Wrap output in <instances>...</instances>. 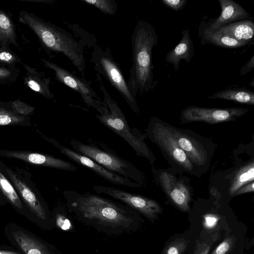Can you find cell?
Returning a JSON list of instances; mask_svg holds the SVG:
<instances>
[{
    "label": "cell",
    "instance_id": "obj_1",
    "mask_svg": "<svg viewBox=\"0 0 254 254\" xmlns=\"http://www.w3.org/2000/svg\"><path fill=\"white\" fill-rule=\"evenodd\" d=\"M132 65L127 82L129 90L136 98L151 90L154 86L152 50L157 44L155 28L148 22L140 20L132 35Z\"/></svg>",
    "mask_w": 254,
    "mask_h": 254
},
{
    "label": "cell",
    "instance_id": "obj_2",
    "mask_svg": "<svg viewBox=\"0 0 254 254\" xmlns=\"http://www.w3.org/2000/svg\"><path fill=\"white\" fill-rule=\"evenodd\" d=\"M69 210L78 216L112 227L128 226L134 209L89 192L63 191Z\"/></svg>",
    "mask_w": 254,
    "mask_h": 254
},
{
    "label": "cell",
    "instance_id": "obj_3",
    "mask_svg": "<svg viewBox=\"0 0 254 254\" xmlns=\"http://www.w3.org/2000/svg\"><path fill=\"white\" fill-rule=\"evenodd\" d=\"M18 19L20 22L33 31L41 46L47 53H62L84 75L86 65L83 48L71 35L32 12L21 11L19 13Z\"/></svg>",
    "mask_w": 254,
    "mask_h": 254
},
{
    "label": "cell",
    "instance_id": "obj_4",
    "mask_svg": "<svg viewBox=\"0 0 254 254\" xmlns=\"http://www.w3.org/2000/svg\"><path fill=\"white\" fill-rule=\"evenodd\" d=\"M104 96V111L96 115L104 126L122 137L139 157H143L154 165L155 157L145 141V133L133 126L130 127L118 103L110 96L103 85L100 87Z\"/></svg>",
    "mask_w": 254,
    "mask_h": 254
},
{
    "label": "cell",
    "instance_id": "obj_5",
    "mask_svg": "<svg viewBox=\"0 0 254 254\" xmlns=\"http://www.w3.org/2000/svg\"><path fill=\"white\" fill-rule=\"evenodd\" d=\"M69 143L73 150L92 159L108 171L128 179L141 187L146 185L144 173L108 145L91 138L84 142L71 139Z\"/></svg>",
    "mask_w": 254,
    "mask_h": 254
},
{
    "label": "cell",
    "instance_id": "obj_6",
    "mask_svg": "<svg viewBox=\"0 0 254 254\" xmlns=\"http://www.w3.org/2000/svg\"><path fill=\"white\" fill-rule=\"evenodd\" d=\"M145 134L146 137L159 148L170 169L175 173H187L200 178L193 165L167 127L165 122L156 117H151L145 129Z\"/></svg>",
    "mask_w": 254,
    "mask_h": 254
},
{
    "label": "cell",
    "instance_id": "obj_7",
    "mask_svg": "<svg viewBox=\"0 0 254 254\" xmlns=\"http://www.w3.org/2000/svg\"><path fill=\"white\" fill-rule=\"evenodd\" d=\"M165 125L199 177L206 174L210 168L217 144L191 130L177 127L166 122Z\"/></svg>",
    "mask_w": 254,
    "mask_h": 254
},
{
    "label": "cell",
    "instance_id": "obj_8",
    "mask_svg": "<svg viewBox=\"0 0 254 254\" xmlns=\"http://www.w3.org/2000/svg\"><path fill=\"white\" fill-rule=\"evenodd\" d=\"M151 170L155 183L171 203L181 211H189L193 190L190 180L185 176L178 177L170 168L157 169L153 166Z\"/></svg>",
    "mask_w": 254,
    "mask_h": 254
},
{
    "label": "cell",
    "instance_id": "obj_9",
    "mask_svg": "<svg viewBox=\"0 0 254 254\" xmlns=\"http://www.w3.org/2000/svg\"><path fill=\"white\" fill-rule=\"evenodd\" d=\"M91 61L95 69L108 79L123 97L132 111L139 116L140 112L137 100L131 94L121 67L114 59L110 50L95 47L92 53Z\"/></svg>",
    "mask_w": 254,
    "mask_h": 254
},
{
    "label": "cell",
    "instance_id": "obj_10",
    "mask_svg": "<svg viewBox=\"0 0 254 254\" xmlns=\"http://www.w3.org/2000/svg\"><path fill=\"white\" fill-rule=\"evenodd\" d=\"M254 181V157L238 163L233 167L215 173L210 179L209 189L225 196H235L237 190L244 185Z\"/></svg>",
    "mask_w": 254,
    "mask_h": 254
},
{
    "label": "cell",
    "instance_id": "obj_11",
    "mask_svg": "<svg viewBox=\"0 0 254 254\" xmlns=\"http://www.w3.org/2000/svg\"><path fill=\"white\" fill-rule=\"evenodd\" d=\"M41 61L47 67L54 71L57 80L79 93L84 102L101 114L104 111L103 102L91 86L89 81L57 64L45 59Z\"/></svg>",
    "mask_w": 254,
    "mask_h": 254
},
{
    "label": "cell",
    "instance_id": "obj_12",
    "mask_svg": "<svg viewBox=\"0 0 254 254\" xmlns=\"http://www.w3.org/2000/svg\"><path fill=\"white\" fill-rule=\"evenodd\" d=\"M249 111V109L241 107L205 108L191 105L182 110L180 120L182 124L201 122L216 124L235 121Z\"/></svg>",
    "mask_w": 254,
    "mask_h": 254
},
{
    "label": "cell",
    "instance_id": "obj_13",
    "mask_svg": "<svg viewBox=\"0 0 254 254\" xmlns=\"http://www.w3.org/2000/svg\"><path fill=\"white\" fill-rule=\"evenodd\" d=\"M36 131L41 137L52 144L62 154L66 156L70 160L78 165L91 170L100 177L111 183L114 185L124 186L132 188H141L139 185L135 182L108 171L92 159L80 154L72 149L63 145L60 142L54 138L46 136L39 130H37Z\"/></svg>",
    "mask_w": 254,
    "mask_h": 254
},
{
    "label": "cell",
    "instance_id": "obj_14",
    "mask_svg": "<svg viewBox=\"0 0 254 254\" xmlns=\"http://www.w3.org/2000/svg\"><path fill=\"white\" fill-rule=\"evenodd\" d=\"M3 166L13 186L26 204L38 218L45 219L46 211L42 197L36 186L29 181L28 173L17 168Z\"/></svg>",
    "mask_w": 254,
    "mask_h": 254
},
{
    "label": "cell",
    "instance_id": "obj_15",
    "mask_svg": "<svg viewBox=\"0 0 254 254\" xmlns=\"http://www.w3.org/2000/svg\"><path fill=\"white\" fill-rule=\"evenodd\" d=\"M93 189L98 194H106L124 202L148 218L155 219L162 212L160 205L156 200L147 197L102 185L93 186Z\"/></svg>",
    "mask_w": 254,
    "mask_h": 254
},
{
    "label": "cell",
    "instance_id": "obj_16",
    "mask_svg": "<svg viewBox=\"0 0 254 254\" xmlns=\"http://www.w3.org/2000/svg\"><path fill=\"white\" fill-rule=\"evenodd\" d=\"M0 156L18 159L31 164L61 170L73 172L77 169L76 166L69 162L38 152L0 149Z\"/></svg>",
    "mask_w": 254,
    "mask_h": 254
},
{
    "label": "cell",
    "instance_id": "obj_17",
    "mask_svg": "<svg viewBox=\"0 0 254 254\" xmlns=\"http://www.w3.org/2000/svg\"><path fill=\"white\" fill-rule=\"evenodd\" d=\"M221 7L220 15L207 23L212 30L234 22L251 18L249 12L239 3L232 0H218Z\"/></svg>",
    "mask_w": 254,
    "mask_h": 254
},
{
    "label": "cell",
    "instance_id": "obj_18",
    "mask_svg": "<svg viewBox=\"0 0 254 254\" xmlns=\"http://www.w3.org/2000/svg\"><path fill=\"white\" fill-rule=\"evenodd\" d=\"M181 34L182 39L179 43L168 52L165 57L166 62L173 65L175 71L179 70L181 60L190 64L194 55L193 43L189 30H183Z\"/></svg>",
    "mask_w": 254,
    "mask_h": 254
},
{
    "label": "cell",
    "instance_id": "obj_19",
    "mask_svg": "<svg viewBox=\"0 0 254 254\" xmlns=\"http://www.w3.org/2000/svg\"><path fill=\"white\" fill-rule=\"evenodd\" d=\"M21 64L26 70L25 75L22 78L25 85L47 99H54V95L50 89L51 79L46 77L44 72L26 64Z\"/></svg>",
    "mask_w": 254,
    "mask_h": 254
},
{
    "label": "cell",
    "instance_id": "obj_20",
    "mask_svg": "<svg viewBox=\"0 0 254 254\" xmlns=\"http://www.w3.org/2000/svg\"><path fill=\"white\" fill-rule=\"evenodd\" d=\"M198 36L201 44H209L222 48L236 49L246 46L234 38L211 29L207 23L202 21L198 27Z\"/></svg>",
    "mask_w": 254,
    "mask_h": 254
},
{
    "label": "cell",
    "instance_id": "obj_21",
    "mask_svg": "<svg viewBox=\"0 0 254 254\" xmlns=\"http://www.w3.org/2000/svg\"><path fill=\"white\" fill-rule=\"evenodd\" d=\"M215 30L247 45L253 40L254 22L250 19L243 20L223 25Z\"/></svg>",
    "mask_w": 254,
    "mask_h": 254
},
{
    "label": "cell",
    "instance_id": "obj_22",
    "mask_svg": "<svg viewBox=\"0 0 254 254\" xmlns=\"http://www.w3.org/2000/svg\"><path fill=\"white\" fill-rule=\"evenodd\" d=\"M11 45L21 50L18 43L16 26L11 14L0 9V47L8 49Z\"/></svg>",
    "mask_w": 254,
    "mask_h": 254
},
{
    "label": "cell",
    "instance_id": "obj_23",
    "mask_svg": "<svg viewBox=\"0 0 254 254\" xmlns=\"http://www.w3.org/2000/svg\"><path fill=\"white\" fill-rule=\"evenodd\" d=\"M207 97L209 99H219L232 101L240 104L254 105V93L246 88L226 89L218 91Z\"/></svg>",
    "mask_w": 254,
    "mask_h": 254
},
{
    "label": "cell",
    "instance_id": "obj_24",
    "mask_svg": "<svg viewBox=\"0 0 254 254\" xmlns=\"http://www.w3.org/2000/svg\"><path fill=\"white\" fill-rule=\"evenodd\" d=\"M12 236L25 254H51L43 244L22 231L13 232Z\"/></svg>",
    "mask_w": 254,
    "mask_h": 254
},
{
    "label": "cell",
    "instance_id": "obj_25",
    "mask_svg": "<svg viewBox=\"0 0 254 254\" xmlns=\"http://www.w3.org/2000/svg\"><path fill=\"white\" fill-rule=\"evenodd\" d=\"M29 117L20 116L10 108L8 102L0 101V127L5 126H29Z\"/></svg>",
    "mask_w": 254,
    "mask_h": 254
},
{
    "label": "cell",
    "instance_id": "obj_26",
    "mask_svg": "<svg viewBox=\"0 0 254 254\" xmlns=\"http://www.w3.org/2000/svg\"><path fill=\"white\" fill-rule=\"evenodd\" d=\"M0 190L13 206L19 209L22 208V203L15 188L0 172Z\"/></svg>",
    "mask_w": 254,
    "mask_h": 254
},
{
    "label": "cell",
    "instance_id": "obj_27",
    "mask_svg": "<svg viewBox=\"0 0 254 254\" xmlns=\"http://www.w3.org/2000/svg\"><path fill=\"white\" fill-rule=\"evenodd\" d=\"M17 67H8L0 65V85H10L15 83L19 75Z\"/></svg>",
    "mask_w": 254,
    "mask_h": 254
},
{
    "label": "cell",
    "instance_id": "obj_28",
    "mask_svg": "<svg viewBox=\"0 0 254 254\" xmlns=\"http://www.w3.org/2000/svg\"><path fill=\"white\" fill-rule=\"evenodd\" d=\"M18 63H21V59L15 53L10 49L0 47V65L15 67Z\"/></svg>",
    "mask_w": 254,
    "mask_h": 254
},
{
    "label": "cell",
    "instance_id": "obj_29",
    "mask_svg": "<svg viewBox=\"0 0 254 254\" xmlns=\"http://www.w3.org/2000/svg\"><path fill=\"white\" fill-rule=\"evenodd\" d=\"M83 2L93 5L105 14L114 15L117 9V4L112 0H84Z\"/></svg>",
    "mask_w": 254,
    "mask_h": 254
},
{
    "label": "cell",
    "instance_id": "obj_30",
    "mask_svg": "<svg viewBox=\"0 0 254 254\" xmlns=\"http://www.w3.org/2000/svg\"><path fill=\"white\" fill-rule=\"evenodd\" d=\"M11 109L17 114L25 117L32 115L35 111L34 106L27 104L19 99L8 102Z\"/></svg>",
    "mask_w": 254,
    "mask_h": 254
},
{
    "label": "cell",
    "instance_id": "obj_31",
    "mask_svg": "<svg viewBox=\"0 0 254 254\" xmlns=\"http://www.w3.org/2000/svg\"><path fill=\"white\" fill-rule=\"evenodd\" d=\"M188 242L183 239H177L169 243L164 251V254H183Z\"/></svg>",
    "mask_w": 254,
    "mask_h": 254
},
{
    "label": "cell",
    "instance_id": "obj_32",
    "mask_svg": "<svg viewBox=\"0 0 254 254\" xmlns=\"http://www.w3.org/2000/svg\"><path fill=\"white\" fill-rule=\"evenodd\" d=\"M233 240L232 238L224 240L213 251L211 254H228L232 248Z\"/></svg>",
    "mask_w": 254,
    "mask_h": 254
},
{
    "label": "cell",
    "instance_id": "obj_33",
    "mask_svg": "<svg viewBox=\"0 0 254 254\" xmlns=\"http://www.w3.org/2000/svg\"><path fill=\"white\" fill-rule=\"evenodd\" d=\"M166 6L175 11H179L184 8L187 4V0H161Z\"/></svg>",
    "mask_w": 254,
    "mask_h": 254
},
{
    "label": "cell",
    "instance_id": "obj_34",
    "mask_svg": "<svg viewBox=\"0 0 254 254\" xmlns=\"http://www.w3.org/2000/svg\"><path fill=\"white\" fill-rule=\"evenodd\" d=\"M204 226L207 229H211L216 225L219 220L218 216L213 213H207L203 216Z\"/></svg>",
    "mask_w": 254,
    "mask_h": 254
},
{
    "label": "cell",
    "instance_id": "obj_35",
    "mask_svg": "<svg viewBox=\"0 0 254 254\" xmlns=\"http://www.w3.org/2000/svg\"><path fill=\"white\" fill-rule=\"evenodd\" d=\"M56 220L57 225L63 230H69L71 226L69 220L61 214H57Z\"/></svg>",
    "mask_w": 254,
    "mask_h": 254
},
{
    "label": "cell",
    "instance_id": "obj_36",
    "mask_svg": "<svg viewBox=\"0 0 254 254\" xmlns=\"http://www.w3.org/2000/svg\"><path fill=\"white\" fill-rule=\"evenodd\" d=\"M254 68V55L252 56L250 60L243 65L240 68L241 75H244L251 71Z\"/></svg>",
    "mask_w": 254,
    "mask_h": 254
},
{
    "label": "cell",
    "instance_id": "obj_37",
    "mask_svg": "<svg viewBox=\"0 0 254 254\" xmlns=\"http://www.w3.org/2000/svg\"><path fill=\"white\" fill-rule=\"evenodd\" d=\"M254 181L248 183L240 189H239L235 193V196L250 192H254Z\"/></svg>",
    "mask_w": 254,
    "mask_h": 254
},
{
    "label": "cell",
    "instance_id": "obj_38",
    "mask_svg": "<svg viewBox=\"0 0 254 254\" xmlns=\"http://www.w3.org/2000/svg\"><path fill=\"white\" fill-rule=\"evenodd\" d=\"M210 247L209 245L201 243L197 245L193 254H208Z\"/></svg>",
    "mask_w": 254,
    "mask_h": 254
},
{
    "label": "cell",
    "instance_id": "obj_39",
    "mask_svg": "<svg viewBox=\"0 0 254 254\" xmlns=\"http://www.w3.org/2000/svg\"><path fill=\"white\" fill-rule=\"evenodd\" d=\"M20 1H25V2H38V3H50L52 2L51 0H17Z\"/></svg>",
    "mask_w": 254,
    "mask_h": 254
},
{
    "label": "cell",
    "instance_id": "obj_40",
    "mask_svg": "<svg viewBox=\"0 0 254 254\" xmlns=\"http://www.w3.org/2000/svg\"><path fill=\"white\" fill-rule=\"evenodd\" d=\"M0 254H20L16 253V252H12V251L0 250Z\"/></svg>",
    "mask_w": 254,
    "mask_h": 254
},
{
    "label": "cell",
    "instance_id": "obj_41",
    "mask_svg": "<svg viewBox=\"0 0 254 254\" xmlns=\"http://www.w3.org/2000/svg\"><path fill=\"white\" fill-rule=\"evenodd\" d=\"M249 85L251 86L252 87H254V78L252 79L251 82H250V83H249Z\"/></svg>",
    "mask_w": 254,
    "mask_h": 254
}]
</instances>
